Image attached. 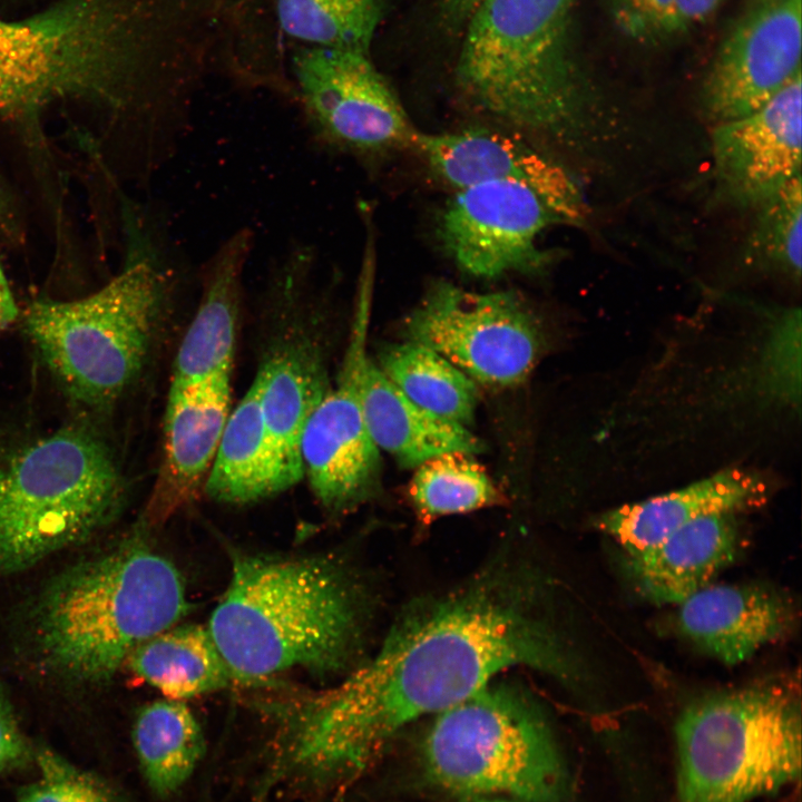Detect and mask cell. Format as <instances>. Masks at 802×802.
Returning <instances> with one entry per match:
<instances>
[{"label":"cell","mask_w":802,"mask_h":802,"mask_svg":"<svg viewBox=\"0 0 802 802\" xmlns=\"http://www.w3.org/2000/svg\"><path fill=\"white\" fill-rule=\"evenodd\" d=\"M724 0H676L674 35L705 22Z\"/></svg>","instance_id":"cell-34"},{"label":"cell","mask_w":802,"mask_h":802,"mask_svg":"<svg viewBox=\"0 0 802 802\" xmlns=\"http://www.w3.org/2000/svg\"><path fill=\"white\" fill-rule=\"evenodd\" d=\"M362 619L360 588L339 560L236 552L207 628L235 682L250 686L291 671L338 673Z\"/></svg>","instance_id":"cell-4"},{"label":"cell","mask_w":802,"mask_h":802,"mask_svg":"<svg viewBox=\"0 0 802 802\" xmlns=\"http://www.w3.org/2000/svg\"><path fill=\"white\" fill-rule=\"evenodd\" d=\"M801 74L754 113L713 125L714 197L754 211L801 175Z\"/></svg>","instance_id":"cell-15"},{"label":"cell","mask_w":802,"mask_h":802,"mask_svg":"<svg viewBox=\"0 0 802 802\" xmlns=\"http://www.w3.org/2000/svg\"><path fill=\"white\" fill-rule=\"evenodd\" d=\"M165 697L186 701L235 682L207 626L174 625L141 643L127 659Z\"/></svg>","instance_id":"cell-25"},{"label":"cell","mask_w":802,"mask_h":802,"mask_svg":"<svg viewBox=\"0 0 802 802\" xmlns=\"http://www.w3.org/2000/svg\"><path fill=\"white\" fill-rule=\"evenodd\" d=\"M376 365L421 409L463 427L473 421L476 382L436 351L411 341L390 344L381 351Z\"/></svg>","instance_id":"cell-27"},{"label":"cell","mask_w":802,"mask_h":802,"mask_svg":"<svg viewBox=\"0 0 802 802\" xmlns=\"http://www.w3.org/2000/svg\"><path fill=\"white\" fill-rule=\"evenodd\" d=\"M736 514L698 518L657 545L626 555V570L639 595L658 605H678L735 559L740 548Z\"/></svg>","instance_id":"cell-21"},{"label":"cell","mask_w":802,"mask_h":802,"mask_svg":"<svg viewBox=\"0 0 802 802\" xmlns=\"http://www.w3.org/2000/svg\"><path fill=\"white\" fill-rule=\"evenodd\" d=\"M125 498L116 457L89 423L0 437V576L90 539Z\"/></svg>","instance_id":"cell-6"},{"label":"cell","mask_w":802,"mask_h":802,"mask_svg":"<svg viewBox=\"0 0 802 802\" xmlns=\"http://www.w3.org/2000/svg\"><path fill=\"white\" fill-rule=\"evenodd\" d=\"M288 78L320 145L358 155L412 148L419 130L369 51L299 46Z\"/></svg>","instance_id":"cell-11"},{"label":"cell","mask_w":802,"mask_h":802,"mask_svg":"<svg viewBox=\"0 0 802 802\" xmlns=\"http://www.w3.org/2000/svg\"><path fill=\"white\" fill-rule=\"evenodd\" d=\"M188 607L179 570L138 535L46 584L29 613L31 648L63 681L105 683Z\"/></svg>","instance_id":"cell-5"},{"label":"cell","mask_w":802,"mask_h":802,"mask_svg":"<svg viewBox=\"0 0 802 802\" xmlns=\"http://www.w3.org/2000/svg\"><path fill=\"white\" fill-rule=\"evenodd\" d=\"M802 0H757L725 35L701 90L711 124L754 113L801 74Z\"/></svg>","instance_id":"cell-14"},{"label":"cell","mask_w":802,"mask_h":802,"mask_svg":"<svg viewBox=\"0 0 802 802\" xmlns=\"http://www.w3.org/2000/svg\"><path fill=\"white\" fill-rule=\"evenodd\" d=\"M754 212L753 224L741 248V262L749 270L781 275L799 284L802 266L801 175Z\"/></svg>","instance_id":"cell-29"},{"label":"cell","mask_w":802,"mask_h":802,"mask_svg":"<svg viewBox=\"0 0 802 802\" xmlns=\"http://www.w3.org/2000/svg\"><path fill=\"white\" fill-rule=\"evenodd\" d=\"M676 0H608L615 26L638 42L674 35Z\"/></svg>","instance_id":"cell-32"},{"label":"cell","mask_w":802,"mask_h":802,"mask_svg":"<svg viewBox=\"0 0 802 802\" xmlns=\"http://www.w3.org/2000/svg\"><path fill=\"white\" fill-rule=\"evenodd\" d=\"M35 747L26 737L13 706L0 685V774L33 764Z\"/></svg>","instance_id":"cell-33"},{"label":"cell","mask_w":802,"mask_h":802,"mask_svg":"<svg viewBox=\"0 0 802 802\" xmlns=\"http://www.w3.org/2000/svg\"><path fill=\"white\" fill-rule=\"evenodd\" d=\"M412 149L456 189L487 182L517 183L548 199L571 225L586 223L588 207L575 178L515 135L483 127L441 134L418 131Z\"/></svg>","instance_id":"cell-16"},{"label":"cell","mask_w":802,"mask_h":802,"mask_svg":"<svg viewBox=\"0 0 802 802\" xmlns=\"http://www.w3.org/2000/svg\"><path fill=\"white\" fill-rule=\"evenodd\" d=\"M516 666L560 681L579 677L576 661L519 587L482 579L413 608L336 686L271 705L270 771L291 791L330 793L361 774L401 728Z\"/></svg>","instance_id":"cell-1"},{"label":"cell","mask_w":802,"mask_h":802,"mask_svg":"<svg viewBox=\"0 0 802 802\" xmlns=\"http://www.w3.org/2000/svg\"><path fill=\"white\" fill-rule=\"evenodd\" d=\"M471 456L447 452L417 467L409 495L420 518L428 521L500 502L498 488Z\"/></svg>","instance_id":"cell-30"},{"label":"cell","mask_w":802,"mask_h":802,"mask_svg":"<svg viewBox=\"0 0 802 802\" xmlns=\"http://www.w3.org/2000/svg\"><path fill=\"white\" fill-rule=\"evenodd\" d=\"M33 764L38 776L19 789L17 802H124L105 779L48 746L35 747Z\"/></svg>","instance_id":"cell-31"},{"label":"cell","mask_w":802,"mask_h":802,"mask_svg":"<svg viewBox=\"0 0 802 802\" xmlns=\"http://www.w3.org/2000/svg\"><path fill=\"white\" fill-rule=\"evenodd\" d=\"M576 0H479L463 26L454 79L477 110L576 153L623 135V116L573 51Z\"/></svg>","instance_id":"cell-3"},{"label":"cell","mask_w":802,"mask_h":802,"mask_svg":"<svg viewBox=\"0 0 802 802\" xmlns=\"http://www.w3.org/2000/svg\"><path fill=\"white\" fill-rule=\"evenodd\" d=\"M209 27V0H62L0 18V114L98 92L165 116L198 77Z\"/></svg>","instance_id":"cell-2"},{"label":"cell","mask_w":802,"mask_h":802,"mask_svg":"<svg viewBox=\"0 0 802 802\" xmlns=\"http://www.w3.org/2000/svg\"><path fill=\"white\" fill-rule=\"evenodd\" d=\"M404 333L472 381L496 388L522 382L542 350L539 323L516 293H479L446 281L428 288Z\"/></svg>","instance_id":"cell-10"},{"label":"cell","mask_w":802,"mask_h":802,"mask_svg":"<svg viewBox=\"0 0 802 802\" xmlns=\"http://www.w3.org/2000/svg\"><path fill=\"white\" fill-rule=\"evenodd\" d=\"M799 684L774 678L703 695L675 727L672 802H752L801 773Z\"/></svg>","instance_id":"cell-7"},{"label":"cell","mask_w":802,"mask_h":802,"mask_svg":"<svg viewBox=\"0 0 802 802\" xmlns=\"http://www.w3.org/2000/svg\"><path fill=\"white\" fill-rule=\"evenodd\" d=\"M172 272L149 257L105 286L71 301L33 302L25 329L66 397L105 410L139 376L170 288Z\"/></svg>","instance_id":"cell-9"},{"label":"cell","mask_w":802,"mask_h":802,"mask_svg":"<svg viewBox=\"0 0 802 802\" xmlns=\"http://www.w3.org/2000/svg\"><path fill=\"white\" fill-rule=\"evenodd\" d=\"M678 606L677 627L686 639L725 665L750 659L792 633L793 602L761 584H710Z\"/></svg>","instance_id":"cell-18"},{"label":"cell","mask_w":802,"mask_h":802,"mask_svg":"<svg viewBox=\"0 0 802 802\" xmlns=\"http://www.w3.org/2000/svg\"><path fill=\"white\" fill-rule=\"evenodd\" d=\"M278 28L301 46L369 51L383 0H271Z\"/></svg>","instance_id":"cell-28"},{"label":"cell","mask_w":802,"mask_h":802,"mask_svg":"<svg viewBox=\"0 0 802 802\" xmlns=\"http://www.w3.org/2000/svg\"><path fill=\"white\" fill-rule=\"evenodd\" d=\"M363 418L379 450L401 467L417 468L447 452L480 453L483 442L467 427L443 420L414 404L368 359L361 382Z\"/></svg>","instance_id":"cell-22"},{"label":"cell","mask_w":802,"mask_h":802,"mask_svg":"<svg viewBox=\"0 0 802 802\" xmlns=\"http://www.w3.org/2000/svg\"><path fill=\"white\" fill-rule=\"evenodd\" d=\"M479 0H439L441 18L453 29L464 26Z\"/></svg>","instance_id":"cell-35"},{"label":"cell","mask_w":802,"mask_h":802,"mask_svg":"<svg viewBox=\"0 0 802 802\" xmlns=\"http://www.w3.org/2000/svg\"><path fill=\"white\" fill-rule=\"evenodd\" d=\"M18 315L19 310L13 293L0 264V334L16 321Z\"/></svg>","instance_id":"cell-36"},{"label":"cell","mask_w":802,"mask_h":802,"mask_svg":"<svg viewBox=\"0 0 802 802\" xmlns=\"http://www.w3.org/2000/svg\"><path fill=\"white\" fill-rule=\"evenodd\" d=\"M261 409L266 432L291 488L304 476L301 438L327 385L319 360L303 345L275 350L258 370Z\"/></svg>","instance_id":"cell-24"},{"label":"cell","mask_w":802,"mask_h":802,"mask_svg":"<svg viewBox=\"0 0 802 802\" xmlns=\"http://www.w3.org/2000/svg\"><path fill=\"white\" fill-rule=\"evenodd\" d=\"M570 224L548 199L510 182H487L461 189L439 221L440 242L459 268L481 278L536 273L554 258L540 245L542 233Z\"/></svg>","instance_id":"cell-13"},{"label":"cell","mask_w":802,"mask_h":802,"mask_svg":"<svg viewBox=\"0 0 802 802\" xmlns=\"http://www.w3.org/2000/svg\"><path fill=\"white\" fill-rule=\"evenodd\" d=\"M371 302L372 274L363 271L338 381L312 411L301 438V460L311 490L334 514L356 508L381 483L380 450L366 429L361 402Z\"/></svg>","instance_id":"cell-12"},{"label":"cell","mask_w":802,"mask_h":802,"mask_svg":"<svg viewBox=\"0 0 802 802\" xmlns=\"http://www.w3.org/2000/svg\"><path fill=\"white\" fill-rule=\"evenodd\" d=\"M767 492V483L757 472L730 468L684 488L607 510L595 518L594 526L617 541L626 555H633L698 518L756 508Z\"/></svg>","instance_id":"cell-19"},{"label":"cell","mask_w":802,"mask_h":802,"mask_svg":"<svg viewBox=\"0 0 802 802\" xmlns=\"http://www.w3.org/2000/svg\"><path fill=\"white\" fill-rule=\"evenodd\" d=\"M253 244L254 233L241 228L206 261L199 304L179 344L170 383L185 384L232 372L243 274Z\"/></svg>","instance_id":"cell-20"},{"label":"cell","mask_w":802,"mask_h":802,"mask_svg":"<svg viewBox=\"0 0 802 802\" xmlns=\"http://www.w3.org/2000/svg\"><path fill=\"white\" fill-rule=\"evenodd\" d=\"M133 743L143 776L159 798L180 789L205 752L204 733L190 708L167 697L140 710Z\"/></svg>","instance_id":"cell-26"},{"label":"cell","mask_w":802,"mask_h":802,"mask_svg":"<svg viewBox=\"0 0 802 802\" xmlns=\"http://www.w3.org/2000/svg\"><path fill=\"white\" fill-rule=\"evenodd\" d=\"M231 373L170 383L159 472L144 526L172 517L204 489L231 413Z\"/></svg>","instance_id":"cell-17"},{"label":"cell","mask_w":802,"mask_h":802,"mask_svg":"<svg viewBox=\"0 0 802 802\" xmlns=\"http://www.w3.org/2000/svg\"><path fill=\"white\" fill-rule=\"evenodd\" d=\"M262 380L231 411L204 490L216 501L246 505L287 490L261 409Z\"/></svg>","instance_id":"cell-23"},{"label":"cell","mask_w":802,"mask_h":802,"mask_svg":"<svg viewBox=\"0 0 802 802\" xmlns=\"http://www.w3.org/2000/svg\"><path fill=\"white\" fill-rule=\"evenodd\" d=\"M456 802H517L514 800L496 796H477V798H462L457 799Z\"/></svg>","instance_id":"cell-37"},{"label":"cell","mask_w":802,"mask_h":802,"mask_svg":"<svg viewBox=\"0 0 802 802\" xmlns=\"http://www.w3.org/2000/svg\"><path fill=\"white\" fill-rule=\"evenodd\" d=\"M426 780L457 799L573 802L570 772L549 721L511 686L488 684L434 715L420 749Z\"/></svg>","instance_id":"cell-8"}]
</instances>
